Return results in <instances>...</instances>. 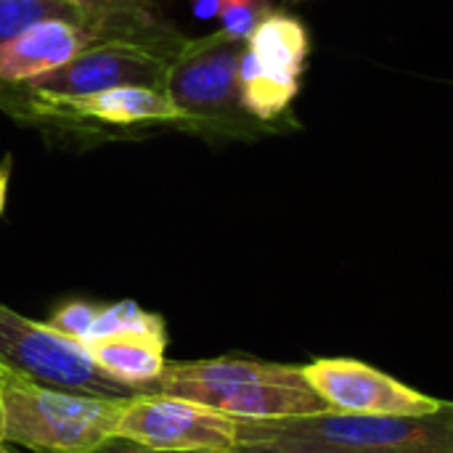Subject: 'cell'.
I'll use <instances>...</instances> for the list:
<instances>
[{"instance_id":"obj_19","label":"cell","mask_w":453,"mask_h":453,"mask_svg":"<svg viewBox=\"0 0 453 453\" xmlns=\"http://www.w3.org/2000/svg\"><path fill=\"white\" fill-rule=\"evenodd\" d=\"M0 446H3V401H0Z\"/></svg>"},{"instance_id":"obj_15","label":"cell","mask_w":453,"mask_h":453,"mask_svg":"<svg viewBox=\"0 0 453 453\" xmlns=\"http://www.w3.org/2000/svg\"><path fill=\"white\" fill-rule=\"evenodd\" d=\"M85 13H111V11H125V8H138V5H151L154 0H64Z\"/></svg>"},{"instance_id":"obj_8","label":"cell","mask_w":453,"mask_h":453,"mask_svg":"<svg viewBox=\"0 0 453 453\" xmlns=\"http://www.w3.org/2000/svg\"><path fill=\"white\" fill-rule=\"evenodd\" d=\"M104 13H93L82 21L74 19H42L0 42V82L24 85L66 61L93 42H104Z\"/></svg>"},{"instance_id":"obj_5","label":"cell","mask_w":453,"mask_h":453,"mask_svg":"<svg viewBox=\"0 0 453 453\" xmlns=\"http://www.w3.org/2000/svg\"><path fill=\"white\" fill-rule=\"evenodd\" d=\"M117 438L151 451L231 453L239 443V419L186 398L138 393L119 417Z\"/></svg>"},{"instance_id":"obj_18","label":"cell","mask_w":453,"mask_h":453,"mask_svg":"<svg viewBox=\"0 0 453 453\" xmlns=\"http://www.w3.org/2000/svg\"><path fill=\"white\" fill-rule=\"evenodd\" d=\"M133 453H215V451H151V449H141V451Z\"/></svg>"},{"instance_id":"obj_14","label":"cell","mask_w":453,"mask_h":453,"mask_svg":"<svg viewBox=\"0 0 453 453\" xmlns=\"http://www.w3.org/2000/svg\"><path fill=\"white\" fill-rule=\"evenodd\" d=\"M273 11L271 0H226L218 19L220 29L236 40H247L255 27Z\"/></svg>"},{"instance_id":"obj_4","label":"cell","mask_w":453,"mask_h":453,"mask_svg":"<svg viewBox=\"0 0 453 453\" xmlns=\"http://www.w3.org/2000/svg\"><path fill=\"white\" fill-rule=\"evenodd\" d=\"M0 364L16 369L37 385L104 398H133V390L90 358L82 342L61 334L50 324L32 321L0 303Z\"/></svg>"},{"instance_id":"obj_10","label":"cell","mask_w":453,"mask_h":453,"mask_svg":"<svg viewBox=\"0 0 453 453\" xmlns=\"http://www.w3.org/2000/svg\"><path fill=\"white\" fill-rule=\"evenodd\" d=\"M247 50L265 72L300 82L311 53V35L297 16L273 8L247 37Z\"/></svg>"},{"instance_id":"obj_6","label":"cell","mask_w":453,"mask_h":453,"mask_svg":"<svg viewBox=\"0 0 453 453\" xmlns=\"http://www.w3.org/2000/svg\"><path fill=\"white\" fill-rule=\"evenodd\" d=\"M303 372L334 414L425 417L443 406V401H435L356 358H319L303 366Z\"/></svg>"},{"instance_id":"obj_12","label":"cell","mask_w":453,"mask_h":453,"mask_svg":"<svg viewBox=\"0 0 453 453\" xmlns=\"http://www.w3.org/2000/svg\"><path fill=\"white\" fill-rule=\"evenodd\" d=\"M53 16L82 21L93 13H85L82 8L64 0H0V42L11 40L29 24Z\"/></svg>"},{"instance_id":"obj_16","label":"cell","mask_w":453,"mask_h":453,"mask_svg":"<svg viewBox=\"0 0 453 453\" xmlns=\"http://www.w3.org/2000/svg\"><path fill=\"white\" fill-rule=\"evenodd\" d=\"M8 180H11V154H5V157H3V162H0V215L5 212Z\"/></svg>"},{"instance_id":"obj_11","label":"cell","mask_w":453,"mask_h":453,"mask_svg":"<svg viewBox=\"0 0 453 453\" xmlns=\"http://www.w3.org/2000/svg\"><path fill=\"white\" fill-rule=\"evenodd\" d=\"M239 88H242V104L247 114L255 119L279 127L281 133L289 127H297V122H284L292 111V104L300 93V82L276 77L265 72L250 50H244L239 64Z\"/></svg>"},{"instance_id":"obj_13","label":"cell","mask_w":453,"mask_h":453,"mask_svg":"<svg viewBox=\"0 0 453 453\" xmlns=\"http://www.w3.org/2000/svg\"><path fill=\"white\" fill-rule=\"evenodd\" d=\"M231 453H364V451H340L311 441L284 438V435H268L250 430L239 422V443ZM395 453H453V449H427V451H395Z\"/></svg>"},{"instance_id":"obj_7","label":"cell","mask_w":453,"mask_h":453,"mask_svg":"<svg viewBox=\"0 0 453 453\" xmlns=\"http://www.w3.org/2000/svg\"><path fill=\"white\" fill-rule=\"evenodd\" d=\"M167 66L170 61L149 48L119 42V40H106V42L88 45L64 66L24 85L50 98H74V96H88V93H98L109 88H122V85H141V88L162 90Z\"/></svg>"},{"instance_id":"obj_2","label":"cell","mask_w":453,"mask_h":453,"mask_svg":"<svg viewBox=\"0 0 453 453\" xmlns=\"http://www.w3.org/2000/svg\"><path fill=\"white\" fill-rule=\"evenodd\" d=\"M247 40H236L223 29L186 40L180 53L170 61L165 93L180 111L183 133L204 141H257L281 133L247 114L239 88V64Z\"/></svg>"},{"instance_id":"obj_3","label":"cell","mask_w":453,"mask_h":453,"mask_svg":"<svg viewBox=\"0 0 453 453\" xmlns=\"http://www.w3.org/2000/svg\"><path fill=\"white\" fill-rule=\"evenodd\" d=\"M3 443L40 453H98L117 438L130 398H104L37 385L0 364Z\"/></svg>"},{"instance_id":"obj_20","label":"cell","mask_w":453,"mask_h":453,"mask_svg":"<svg viewBox=\"0 0 453 453\" xmlns=\"http://www.w3.org/2000/svg\"><path fill=\"white\" fill-rule=\"evenodd\" d=\"M0 453H8V451H5V449H3V446H0Z\"/></svg>"},{"instance_id":"obj_9","label":"cell","mask_w":453,"mask_h":453,"mask_svg":"<svg viewBox=\"0 0 453 453\" xmlns=\"http://www.w3.org/2000/svg\"><path fill=\"white\" fill-rule=\"evenodd\" d=\"M165 348H167V326L162 316L141 313L125 326L93 340L85 345L90 358L106 372L111 380L141 390L149 388L165 369Z\"/></svg>"},{"instance_id":"obj_1","label":"cell","mask_w":453,"mask_h":453,"mask_svg":"<svg viewBox=\"0 0 453 453\" xmlns=\"http://www.w3.org/2000/svg\"><path fill=\"white\" fill-rule=\"evenodd\" d=\"M143 393L186 398L239 422H279L329 411L303 366L239 356L170 361Z\"/></svg>"},{"instance_id":"obj_17","label":"cell","mask_w":453,"mask_h":453,"mask_svg":"<svg viewBox=\"0 0 453 453\" xmlns=\"http://www.w3.org/2000/svg\"><path fill=\"white\" fill-rule=\"evenodd\" d=\"M191 3H194V11H196L199 16L210 19V16H218V13H220V8H223L226 0H191Z\"/></svg>"}]
</instances>
